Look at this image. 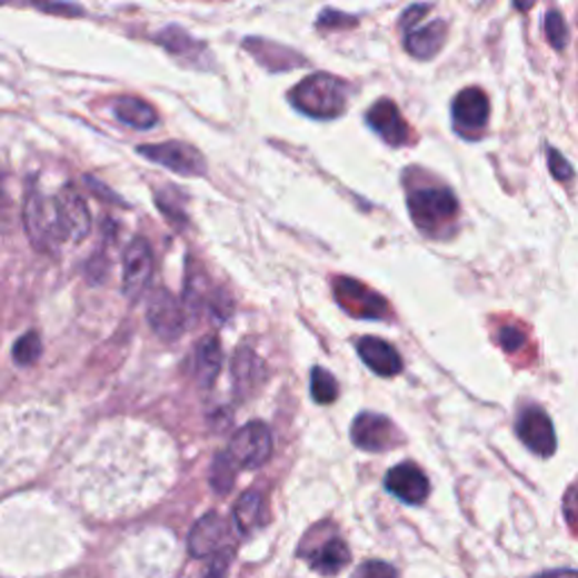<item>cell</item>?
<instances>
[{
  "label": "cell",
  "mask_w": 578,
  "mask_h": 578,
  "mask_svg": "<svg viewBox=\"0 0 578 578\" xmlns=\"http://www.w3.org/2000/svg\"><path fill=\"white\" fill-rule=\"evenodd\" d=\"M289 102L310 118L332 120L341 116L348 104V87L328 72H315L292 89Z\"/></svg>",
  "instance_id": "1"
},
{
  "label": "cell",
  "mask_w": 578,
  "mask_h": 578,
  "mask_svg": "<svg viewBox=\"0 0 578 578\" xmlns=\"http://www.w3.org/2000/svg\"><path fill=\"white\" fill-rule=\"evenodd\" d=\"M23 225L26 233L34 249L50 253L59 245H63V231L59 222L57 210V197L41 192L37 186H32L26 195L23 203Z\"/></svg>",
  "instance_id": "2"
},
{
  "label": "cell",
  "mask_w": 578,
  "mask_h": 578,
  "mask_svg": "<svg viewBox=\"0 0 578 578\" xmlns=\"http://www.w3.org/2000/svg\"><path fill=\"white\" fill-rule=\"evenodd\" d=\"M407 203L413 225L427 236H441L459 215V201L446 188L416 190L409 195Z\"/></svg>",
  "instance_id": "3"
},
{
  "label": "cell",
  "mask_w": 578,
  "mask_h": 578,
  "mask_svg": "<svg viewBox=\"0 0 578 578\" xmlns=\"http://www.w3.org/2000/svg\"><path fill=\"white\" fill-rule=\"evenodd\" d=\"M138 155L157 166L172 170L175 175H181V177H199L206 172L203 155L188 142L168 140V142L140 144Z\"/></svg>",
  "instance_id": "4"
},
{
  "label": "cell",
  "mask_w": 578,
  "mask_h": 578,
  "mask_svg": "<svg viewBox=\"0 0 578 578\" xmlns=\"http://www.w3.org/2000/svg\"><path fill=\"white\" fill-rule=\"evenodd\" d=\"M271 450H273V439L269 427L265 422L253 420L236 431V437L231 439L227 452L240 470L242 468L256 470L269 461Z\"/></svg>",
  "instance_id": "5"
},
{
  "label": "cell",
  "mask_w": 578,
  "mask_h": 578,
  "mask_svg": "<svg viewBox=\"0 0 578 578\" xmlns=\"http://www.w3.org/2000/svg\"><path fill=\"white\" fill-rule=\"evenodd\" d=\"M155 276V253L148 240L133 238L122 260V295L129 301H138Z\"/></svg>",
  "instance_id": "6"
},
{
  "label": "cell",
  "mask_w": 578,
  "mask_h": 578,
  "mask_svg": "<svg viewBox=\"0 0 578 578\" xmlns=\"http://www.w3.org/2000/svg\"><path fill=\"white\" fill-rule=\"evenodd\" d=\"M350 439L365 452H385L398 446V431L387 416L365 411L352 420Z\"/></svg>",
  "instance_id": "7"
},
{
  "label": "cell",
  "mask_w": 578,
  "mask_h": 578,
  "mask_svg": "<svg viewBox=\"0 0 578 578\" xmlns=\"http://www.w3.org/2000/svg\"><path fill=\"white\" fill-rule=\"evenodd\" d=\"M54 197L63 240L80 245L91 233V212L84 197L72 186H63Z\"/></svg>",
  "instance_id": "8"
},
{
  "label": "cell",
  "mask_w": 578,
  "mask_h": 578,
  "mask_svg": "<svg viewBox=\"0 0 578 578\" xmlns=\"http://www.w3.org/2000/svg\"><path fill=\"white\" fill-rule=\"evenodd\" d=\"M490 118V102L481 89H466L452 102L455 129L466 138H477L484 133Z\"/></svg>",
  "instance_id": "9"
},
{
  "label": "cell",
  "mask_w": 578,
  "mask_h": 578,
  "mask_svg": "<svg viewBox=\"0 0 578 578\" xmlns=\"http://www.w3.org/2000/svg\"><path fill=\"white\" fill-rule=\"evenodd\" d=\"M148 321L163 339H177L186 328V312L179 299L168 289H155L148 301Z\"/></svg>",
  "instance_id": "10"
},
{
  "label": "cell",
  "mask_w": 578,
  "mask_h": 578,
  "mask_svg": "<svg viewBox=\"0 0 578 578\" xmlns=\"http://www.w3.org/2000/svg\"><path fill=\"white\" fill-rule=\"evenodd\" d=\"M516 429H518L520 441L538 457L547 459L556 452V431H554L551 418L542 409H538V407L525 409L518 418Z\"/></svg>",
  "instance_id": "11"
},
{
  "label": "cell",
  "mask_w": 578,
  "mask_h": 578,
  "mask_svg": "<svg viewBox=\"0 0 578 578\" xmlns=\"http://www.w3.org/2000/svg\"><path fill=\"white\" fill-rule=\"evenodd\" d=\"M229 534V522L220 514H206L188 536V551L192 558H208L225 549Z\"/></svg>",
  "instance_id": "12"
},
{
  "label": "cell",
  "mask_w": 578,
  "mask_h": 578,
  "mask_svg": "<svg viewBox=\"0 0 578 578\" xmlns=\"http://www.w3.org/2000/svg\"><path fill=\"white\" fill-rule=\"evenodd\" d=\"M385 488L396 499H400L409 506H418L429 495V479L425 477V472L418 466L407 461V464H400V466H396L387 472Z\"/></svg>",
  "instance_id": "13"
},
{
  "label": "cell",
  "mask_w": 578,
  "mask_h": 578,
  "mask_svg": "<svg viewBox=\"0 0 578 578\" xmlns=\"http://www.w3.org/2000/svg\"><path fill=\"white\" fill-rule=\"evenodd\" d=\"M337 292V301L341 303V308H346L348 312H352L359 319H380L387 312L385 301L369 292L367 287H361L357 280L350 278H341L335 285Z\"/></svg>",
  "instance_id": "14"
},
{
  "label": "cell",
  "mask_w": 578,
  "mask_h": 578,
  "mask_svg": "<svg viewBox=\"0 0 578 578\" xmlns=\"http://www.w3.org/2000/svg\"><path fill=\"white\" fill-rule=\"evenodd\" d=\"M367 120L371 124V129L385 140L389 142L391 148H400V144L407 142L409 138V124L407 120L402 118L400 109L396 107V102L391 100H378L369 113H367Z\"/></svg>",
  "instance_id": "15"
},
{
  "label": "cell",
  "mask_w": 578,
  "mask_h": 578,
  "mask_svg": "<svg viewBox=\"0 0 578 578\" xmlns=\"http://www.w3.org/2000/svg\"><path fill=\"white\" fill-rule=\"evenodd\" d=\"M357 352H359L361 361H365V365L380 378H393L402 371V359H400L398 350L378 337L359 339Z\"/></svg>",
  "instance_id": "16"
},
{
  "label": "cell",
  "mask_w": 578,
  "mask_h": 578,
  "mask_svg": "<svg viewBox=\"0 0 578 578\" xmlns=\"http://www.w3.org/2000/svg\"><path fill=\"white\" fill-rule=\"evenodd\" d=\"M446 43V23L429 21L425 26H411L405 34V48L416 59L437 57Z\"/></svg>",
  "instance_id": "17"
},
{
  "label": "cell",
  "mask_w": 578,
  "mask_h": 578,
  "mask_svg": "<svg viewBox=\"0 0 578 578\" xmlns=\"http://www.w3.org/2000/svg\"><path fill=\"white\" fill-rule=\"evenodd\" d=\"M220 371H222V346L217 341V337H206L199 343L197 359H195V373L199 387L210 389L215 380L220 378Z\"/></svg>",
  "instance_id": "18"
},
{
  "label": "cell",
  "mask_w": 578,
  "mask_h": 578,
  "mask_svg": "<svg viewBox=\"0 0 578 578\" xmlns=\"http://www.w3.org/2000/svg\"><path fill=\"white\" fill-rule=\"evenodd\" d=\"M262 371H265L262 359L253 350L240 348L236 359H233V385H236V391L240 396H249L262 382Z\"/></svg>",
  "instance_id": "19"
},
{
  "label": "cell",
  "mask_w": 578,
  "mask_h": 578,
  "mask_svg": "<svg viewBox=\"0 0 578 578\" xmlns=\"http://www.w3.org/2000/svg\"><path fill=\"white\" fill-rule=\"evenodd\" d=\"M308 562L317 574L323 576H335L339 574L348 562H350V551L346 547L343 540L332 538L328 542H323L321 547H317L315 551L308 554Z\"/></svg>",
  "instance_id": "20"
},
{
  "label": "cell",
  "mask_w": 578,
  "mask_h": 578,
  "mask_svg": "<svg viewBox=\"0 0 578 578\" xmlns=\"http://www.w3.org/2000/svg\"><path fill=\"white\" fill-rule=\"evenodd\" d=\"M113 113L122 124H129L133 129H152L159 122V113L152 104L131 96L118 98L113 102Z\"/></svg>",
  "instance_id": "21"
},
{
  "label": "cell",
  "mask_w": 578,
  "mask_h": 578,
  "mask_svg": "<svg viewBox=\"0 0 578 578\" xmlns=\"http://www.w3.org/2000/svg\"><path fill=\"white\" fill-rule=\"evenodd\" d=\"M233 522L242 536H251L260 529L265 525V497L256 490L245 492L233 509Z\"/></svg>",
  "instance_id": "22"
},
{
  "label": "cell",
  "mask_w": 578,
  "mask_h": 578,
  "mask_svg": "<svg viewBox=\"0 0 578 578\" xmlns=\"http://www.w3.org/2000/svg\"><path fill=\"white\" fill-rule=\"evenodd\" d=\"M238 466L236 461L229 457V452H220L215 457L212 466H210V486L215 492L227 495L231 492L233 484H236V475H238Z\"/></svg>",
  "instance_id": "23"
},
{
  "label": "cell",
  "mask_w": 578,
  "mask_h": 578,
  "mask_svg": "<svg viewBox=\"0 0 578 578\" xmlns=\"http://www.w3.org/2000/svg\"><path fill=\"white\" fill-rule=\"evenodd\" d=\"M159 43L166 46L172 54H192V52H197V50L201 48L190 34H186V32L179 30V28H168V30H163V32L159 34Z\"/></svg>",
  "instance_id": "24"
},
{
  "label": "cell",
  "mask_w": 578,
  "mask_h": 578,
  "mask_svg": "<svg viewBox=\"0 0 578 578\" xmlns=\"http://www.w3.org/2000/svg\"><path fill=\"white\" fill-rule=\"evenodd\" d=\"M312 398L319 405H330L337 398V380L321 367L312 371Z\"/></svg>",
  "instance_id": "25"
},
{
  "label": "cell",
  "mask_w": 578,
  "mask_h": 578,
  "mask_svg": "<svg viewBox=\"0 0 578 578\" xmlns=\"http://www.w3.org/2000/svg\"><path fill=\"white\" fill-rule=\"evenodd\" d=\"M41 355V339L37 332H26L17 343H14V359L21 367H32Z\"/></svg>",
  "instance_id": "26"
},
{
  "label": "cell",
  "mask_w": 578,
  "mask_h": 578,
  "mask_svg": "<svg viewBox=\"0 0 578 578\" xmlns=\"http://www.w3.org/2000/svg\"><path fill=\"white\" fill-rule=\"evenodd\" d=\"M231 560H233V554L227 547L220 549L217 554H212V556H208V565L199 574V578H227Z\"/></svg>",
  "instance_id": "27"
},
{
  "label": "cell",
  "mask_w": 578,
  "mask_h": 578,
  "mask_svg": "<svg viewBox=\"0 0 578 578\" xmlns=\"http://www.w3.org/2000/svg\"><path fill=\"white\" fill-rule=\"evenodd\" d=\"M545 34L547 41L551 43V48L562 50L567 46V26L560 17V12H549L545 19Z\"/></svg>",
  "instance_id": "28"
},
{
  "label": "cell",
  "mask_w": 578,
  "mask_h": 578,
  "mask_svg": "<svg viewBox=\"0 0 578 578\" xmlns=\"http://www.w3.org/2000/svg\"><path fill=\"white\" fill-rule=\"evenodd\" d=\"M350 578H398V574L385 560H367L352 571Z\"/></svg>",
  "instance_id": "29"
},
{
  "label": "cell",
  "mask_w": 578,
  "mask_h": 578,
  "mask_svg": "<svg viewBox=\"0 0 578 578\" xmlns=\"http://www.w3.org/2000/svg\"><path fill=\"white\" fill-rule=\"evenodd\" d=\"M547 159H549V170H551V175H554L558 181H569V179L574 177L571 166L567 163V159H565L558 150H549V152H547Z\"/></svg>",
  "instance_id": "30"
},
{
  "label": "cell",
  "mask_w": 578,
  "mask_h": 578,
  "mask_svg": "<svg viewBox=\"0 0 578 578\" xmlns=\"http://www.w3.org/2000/svg\"><path fill=\"white\" fill-rule=\"evenodd\" d=\"M499 346L506 352H518L525 346V335L518 328H501L499 330Z\"/></svg>",
  "instance_id": "31"
},
{
  "label": "cell",
  "mask_w": 578,
  "mask_h": 578,
  "mask_svg": "<svg viewBox=\"0 0 578 578\" xmlns=\"http://www.w3.org/2000/svg\"><path fill=\"white\" fill-rule=\"evenodd\" d=\"M319 26H321V28H341V26H355V19H352V17H348V14H341V12L326 10V12L319 17Z\"/></svg>",
  "instance_id": "32"
},
{
  "label": "cell",
  "mask_w": 578,
  "mask_h": 578,
  "mask_svg": "<svg viewBox=\"0 0 578 578\" xmlns=\"http://www.w3.org/2000/svg\"><path fill=\"white\" fill-rule=\"evenodd\" d=\"M0 6H19V8H41L43 12H50L54 0H0Z\"/></svg>",
  "instance_id": "33"
},
{
  "label": "cell",
  "mask_w": 578,
  "mask_h": 578,
  "mask_svg": "<svg viewBox=\"0 0 578 578\" xmlns=\"http://www.w3.org/2000/svg\"><path fill=\"white\" fill-rule=\"evenodd\" d=\"M536 578H578V571L574 569H556V571H545Z\"/></svg>",
  "instance_id": "34"
},
{
  "label": "cell",
  "mask_w": 578,
  "mask_h": 578,
  "mask_svg": "<svg viewBox=\"0 0 578 578\" xmlns=\"http://www.w3.org/2000/svg\"><path fill=\"white\" fill-rule=\"evenodd\" d=\"M534 3H536V0H514L516 10H520V12H529L534 8Z\"/></svg>",
  "instance_id": "35"
}]
</instances>
